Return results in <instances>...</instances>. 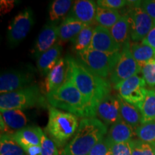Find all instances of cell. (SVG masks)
<instances>
[{
  "label": "cell",
  "mask_w": 155,
  "mask_h": 155,
  "mask_svg": "<svg viewBox=\"0 0 155 155\" xmlns=\"http://www.w3.org/2000/svg\"><path fill=\"white\" fill-rule=\"evenodd\" d=\"M70 73L68 79L73 81L79 91L86 98L94 117L96 116L98 104L108 95L111 94L110 83L91 72L83 64L68 57Z\"/></svg>",
  "instance_id": "obj_1"
},
{
  "label": "cell",
  "mask_w": 155,
  "mask_h": 155,
  "mask_svg": "<svg viewBox=\"0 0 155 155\" xmlns=\"http://www.w3.org/2000/svg\"><path fill=\"white\" fill-rule=\"evenodd\" d=\"M107 133V127L95 117L81 120L74 137L61 155H88L91 149Z\"/></svg>",
  "instance_id": "obj_2"
},
{
  "label": "cell",
  "mask_w": 155,
  "mask_h": 155,
  "mask_svg": "<svg viewBox=\"0 0 155 155\" xmlns=\"http://www.w3.org/2000/svg\"><path fill=\"white\" fill-rule=\"evenodd\" d=\"M48 102L55 108H61L77 117H94L86 98L71 79L57 90L46 94Z\"/></svg>",
  "instance_id": "obj_3"
},
{
  "label": "cell",
  "mask_w": 155,
  "mask_h": 155,
  "mask_svg": "<svg viewBox=\"0 0 155 155\" xmlns=\"http://www.w3.org/2000/svg\"><path fill=\"white\" fill-rule=\"evenodd\" d=\"M78 120L74 114L58 108H49V119L45 131L58 146H63L78 128Z\"/></svg>",
  "instance_id": "obj_4"
},
{
  "label": "cell",
  "mask_w": 155,
  "mask_h": 155,
  "mask_svg": "<svg viewBox=\"0 0 155 155\" xmlns=\"http://www.w3.org/2000/svg\"><path fill=\"white\" fill-rule=\"evenodd\" d=\"M46 100L40 88L34 84L15 91L1 94L0 109H26L32 107H44Z\"/></svg>",
  "instance_id": "obj_5"
},
{
  "label": "cell",
  "mask_w": 155,
  "mask_h": 155,
  "mask_svg": "<svg viewBox=\"0 0 155 155\" xmlns=\"http://www.w3.org/2000/svg\"><path fill=\"white\" fill-rule=\"evenodd\" d=\"M78 55L85 67L103 78H106L111 74L121 58V52L105 53L89 48L80 52Z\"/></svg>",
  "instance_id": "obj_6"
},
{
  "label": "cell",
  "mask_w": 155,
  "mask_h": 155,
  "mask_svg": "<svg viewBox=\"0 0 155 155\" xmlns=\"http://www.w3.org/2000/svg\"><path fill=\"white\" fill-rule=\"evenodd\" d=\"M131 5L128 14L130 28V38L135 42L144 40L150 30L154 26L153 19L141 7V1H127Z\"/></svg>",
  "instance_id": "obj_7"
},
{
  "label": "cell",
  "mask_w": 155,
  "mask_h": 155,
  "mask_svg": "<svg viewBox=\"0 0 155 155\" xmlns=\"http://www.w3.org/2000/svg\"><path fill=\"white\" fill-rule=\"evenodd\" d=\"M141 71V67L135 61L130 50V42L124 45L121 50V58L115 68L110 75V80L114 87L122 81L127 80L134 75H138Z\"/></svg>",
  "instance_id": "obj_8"
},
{
  "label": "cell",
  "mask_w": 155,
  "mask_h": 155,
  "mask_svg": "<svg viewBox=\"0 0 155 155\" xmlns=\"http://www.w3.org/2000/svg\"><path fill=\"white\" fill-rule=\"evenodd\" d=\"M146 85L143 77L136 75L122 81L114 86V88L118 91L122 99L139 108L148 91L146 88Z\"/></svg>",
  "instance_id": "obj_9"
},
{
  "label": "cell",
  "mask_w": 155,
  "mask_h": 155,
  "mask_svg": "<svg viewBox=\"0 0 155 155\" xmlns=\"http://www.w3.org/2000/svg\"><path fill=\"white\" fill-rule=\"evenodd\" d=\"M34 25L32 10L27 8L18 13L9 25L7 41L9 45L15 47L26 38Z\"/></svg>",
  "instance_id": "obj_10"
},
{
  "label": "cell",
  "mask_w": 155,
  "mask_h": 155,
  "mask_svg": "<svg viewBox=\"0 0 155 155\" xmlns=\"http://www.w3.org/2000/svg\"><path fill=\"white\" fill-rule=\"evenodd\" d=\"M35 76L31 71L14 70L4 72L0 76L1 94L15 91L34 85Z\"/></svg>",
  "instance_id": "obj_11"
},
{
  "label": "cell",
  "mask_w": 155,
  "mask_h": 155,
  "mask_svg": "<svg viewBox=\"0 0 155 155\" xmlns=\"http://www.w3.org/2000/svg\"><path fill=\"white\" fill-rule=\"evenodd\" d=\"M96 116L106 125H113L121 121L119 96L109 94L105 97L96 108Z\"/></svg>",
  "instance_id": "obj_12"
},
{
  "label": "cell",
  "mask_w": 155,
  "mask_h": 155,
  "mask_svg": "<svg viewBox=\"0 0 155 155\" xmlns=\"http://www.w3.org/2000/svg\"><path fill=\"white\" fill-rule=\"evenodd\" d=\"M89 49L105 53H116L121 52V46L113 38L110 30L98 25L94 28L92 42Z\"/></svg>",
  "instance_id": "obj_13"
},
{
  "label": "cell",
  "mask_w": 155,
  "mask_h": 155,
  "mask_svg": "<svg viewBox=\"0 0 155 155\" xmlns=\"http://www.w3.org/2000/svg\"><path fill=\"white\" fill-rule=\"evenodd\" d=\"M70 64L68 58H61L57 65L46 75L44 81V91L46 94L57 90L68 80Z\"/></svg>",
  "instance_id": "obj_14"
},
{
  "label": "cell",
  "mask_w": 155,
  "mask_h": 155,
  "mask_svg": "<svg viewBox=\"0 0 155 155\" xmlns=\"http://www.w3.org/2000/svg\"><path fill=\"white\" fill-rule=\"evenodd\" d=\"M0 121L2 134H13L25 128L28 118L21 109L3 110L1 111Z\"/></svg>",
  "instance_id": "obj_15"
},
{
  "label": "cell",
  "mask_w": 155,
  "mask_h": 155,
  "mask_svg": "<svg viewBox=\"0 0 155 155\" xmlns=\"http://www.w3.org/2000/svg\"><path fill=\"white\" fill-rule=\"evenodd\" d=\"M58 38V27L53 24L45 25L37 38L32 51V54L38 58L41 54L53 48Z\"/></svg>",
  "instance_id": "obj_16"
},
{
  "label": "cell",
  "mask_w": 155,
  "mask_h": 155,
  "mask_svg": "<svg viewBox=\"0 0 155 155\" xmlns=\"http://www.w3.org/2000/svg\"><path fill=\"white\" fill-rule=\"evenodd\" d=\"M97 2L91 0H78L73 5L68 16L86 25H91L96 21Z\"/></svg>",
  "instance_id": "obj_17"
},
{
  "label": "cell",
  "mask_w": 155,
  "mask_h": 155,
  "mask_svg": "<svg viewBox=\"0 0 155 155\" xmlns=\"http://www.w3.org/2000/svg\"><path fill=\"white\" fill-rule=\"evenodd\" d=\"M62 47L56 43L53 48L41 54L37 60V67L42 75H47L61 59Z\"/></svg>",
  "instance_id": "obj_18"
},
{
  "label": "cell",
  "mask_w": 155,
  "mask_h": 155,
  "mask_svg": "<svg viewBox=\"0 0 155 155\" xmlns=\"http://www.w3.org/2000/svg\"><path fill=\"white\" fill-rule=\"evenodd\" d=\"M42 134L43 131L40 127H27L13 134L12 136L25 150L31 146H40Z\"/></svg>",
  "instance_id": "obj_19"
},
{
  "label": "cell",
  "mask_w": 155,
  "mask_h": 155,
  "mask_svg": "<svg viewBox=\"0 0 155 155\" xmlns=\"http://www.w3.org/2000/svg\"><path fill=\"white\" fill-rule=\"evenodd\" d=\"M134 134L133 128L121 119L111 125L107 138L113 144L129 142L132 140Z\"/></svg>",
  "instance_id": "obj_20"
},
{
  "label": "cell",
  "mask_w": 155,
  "mask_h": 155,
  "mask_svg": "<svg viewBox=\"0 0 155 155\" xmlns=\"http://www.w3.org/2000/svg\"><path fill=\"white\" fill-rule=\"evenodd\" d=\"M86 25L73 17L68 16L58 26V35L61 42L73 40Z\"/></svg>",
  "instance_id": "obj_21"
},
{
  "label": "cell",
  "mask_w": 155,
  "mask_h": 155,
  "mask_svg": "<svg viewBox=\"0 0 155 155\" xmlns=\"http://www.w3.org/2000/svg\"><path fill=\"white\" fill-rule=\"evenodd\" d=\"M120 113L121 119L133 128L134 130L141 124V114L140 109L134 105L123 100L119 96Z\"/></svg>",
  "instance_id": "obj_22"
},
{
  "label": "cell",
  "mask_w": 155,
  "mask_h": 155,
  "mask_svg": "<svg viewBox=\"0 0 155 155\" xmlns=\"http://www.w3.org/2000/svg\"><path fill=\"white\" fill-rule=\"evenodd\" d=\"M130 50L141 67L149 62L155 61V50L142 41L130 44Z\"/></svg>",
  "instance_id": "obj_23"
},
{
  "label": "cell",
  "mask_w": 155,
  "mask_h": 155,
  "mask_svg": "<svg viewBox=\"0 0 155 155\" xmlns=\"http://www.w3.org/2000/svg\"><path fill=\"white\" fill-rule=\"evenodd\" d=\"M110 32L113 38L121 46V48L124 45L129 42L130 28L127 15H121L118 22L110 29Z\"/></svg>",
  "instance_id": "obj_24"
},
{
  "label": "cell",
  "mask_w": 155,
  "mask_h": 155,
  "mask_svg": "<svg viewBox=\"0 0 155 155\" xmlns=\"http://www.w3.org/2000/svg\"><path fill=\"white\" fill-rule=\"evenodd\" d=\"M121 15L118 10L111 9L104 7H97L96 22L100 26L110 30L120 19Z\"/></svg>",
  "instance_id": "obj_25"
},
{
  "label": "cell",
  "mask_w": 155,
  "mask_h": 155,
  "mask_svg": "<svg viewBox=\"0 0 155 155\" xmlns=\"http://www.w3.org/2000/svg\"><path fill=\"white\" fill-rule=\"evenodd\" d=\"M0 155H28L15 140L12 134H2L0 139Z\"/></svg>",
  "instance_id": "obj_26"
},
{
  "label": "cell",
  "mask_w": 155,
  "mask_h": 155,
  "mask_svg": "<svg viewBox=\"0 0 155 155\" xmlns=\"http://www.w3.org/2000/svg\"><path fill=\"white\" fill-rule=\"evenodd\" d=\"M141 114V124L155 120V91L148 90L144 101L140 107Z\"/></svg>",
  "instance_id": "obj_27"
},
{
  "label": "cell",
  "mask_w": 155,
  "mask_h": 155,
  "mask_svg": "<svg viewBox=\"0 0 155 155\" xmlns=\"http://www.w3.org/2000/svg\"><path fill=\"white\" fill-rule=\"evenodd\" d=\"M94 28L91 25H86L73 40L74 50L78 52L84 51L90 48L92 42Z\"/></svg>",
  "instance_id": "obj_28"
},
{
  "label": "cell",
  "mask_w": 155,
  "mask_h": 155,
  "mask_svg": "<svg viewBox=\"0 0 155 155\" xmlns=\"http://www.w3.org/2000/svg\"><path fill=\"white\" fill-rule=\"evenodd\" d=\"M73 5L71 0H55L50 6L49 17L51 21H56L65 16Z\"/></svg>",
  "instance_id": "obj_29"
},
{
  "label": "cell",
  "mask_w": 155,
  "mask_h": 155,
  "mask_svg": "<svg viewBox=\"0 0 155 155\" xmlns=\"http://www.w3.org/2000/svg\"><path fill=\"white\" fill-rule=\"evenodd\" d=\"M139 139L155 147V120L141 124L135 130Z\"/></svg>",
  "instance_id": "obj_30"
},
{
  "label": "cell",
  "mask_w": 155,
  "mask_h": 155,
  "mask_svg": "<svg viewBox=\"0 0 155 155\" xmlns=\"http://www.w3.org/2000/svg\"><path fill=\"white\" fill-rule=\"evenodd\" d=\"M132 155H154L155 147L140 139H132L130 141Z\"/></svg>",
  "instance_id": "obj_31"
},
{
  "label": "cell",
  "mask_w": 155,
  "mask_h": 155,
  "mask_svg": "<svg viewBox=\"0 0 155 155\" xmlns=\"http://www.w3.org/2000/svg\"><path fill=\"white\" fill-rule=\"evenodd\" d=\"M88 155H112L111 142L104 137L91 149Z\"/></svg>",
  "instance_id": "obj_32"
},
{
  "label": "cell",
  "mask_w": 155,
  "mask_h": 155,
  "mask_svg": "<svg viewBox=\"0 0 155 155\" xmlns=\"http://www.w3.org/2000/svg\"><path fill=\"white\" fill-rule=\"evenodd\" d=\"M141 73L146 84L150 87L155 86V61L149 62L141 66Z\"/></svg>",
  "instance_id": "obj_33"
},
{
  "label": "cell",
  "mask_w": 155,
  "mask_h": 155,
  "mask_svg": "<svg viewBox=\"0 0 155 155\" xmlns=\"http://www.w3.org/2000/svg\"><path fill=\"white\" fill-rule=\"evenodd\" d=\"M41 153L40 155H59L57 147L54 141L43 133L41 137Z\"/></svg>",
  "instance_id": "obj_34"
},
{
  "label": "cell",
  "mask_w": 155,
  "mask_h": 155,
  "mask_svg": "<svg viewBox=\"0 0 155 155\" xmlns=\"http://www.w3.org/2000/svg\"><path fill=\"white\" fill-rule=\"evenodd\" d=\"M111 152L112 155H132L130 141L119 144L111 143Z\"/></svg>",
  "instance_id": "obj_35"
},
{
  "label": "cell",
  "mask_w": 155,
  "mask_h": 155,
  "mask_svg": "<svg viewBox=\"0 0 155 155\" xmlns=\"http://www.w3.org/2000/svg\"><path fill=\"white\" fill-rule=\"evenodd\" d=\"M127 5H128V2L124 1V0H99V1H97V5L98 7L116 9V10L123 8Z\"/></svg>",
  "instance_id": "obj_36"
},
{
  "label": "cell",
  "mask_w": 155,
  "mask_h": 155,
  "mask_svg": "<svg viewBox=\"0 0 155 155\" xmlns=\"http://www.w3.org/2000/svg\"><path fill=\"white\" fill-rule=\"evenodd\" d=\"M141 7L143 10L153 19L155 24V0L141 1Z\"/></svg>",
  "instance_id": "obj_37"
},
{
  "label": "cell",
  "mask_w": 155,
  "mask_h": 155,
  "mask_svg": "<svg viewBox=\"0 0 155 155\" xmlns=\"http://www.w3.org/2000/svg\"><path fill=\"white\" fill-rule=\"evenodd\" d=\"M144 43H146L151 46L153 49L155 50V24L153 28L150 30L147 36L144 38V40L142 41Z\"/></svg>",
  "instance_id": "obj_38"
},
{
  "label": "cell",
  "mask_w": 155,
  "mask_h": 155,
  "mask_svg": "<svg viewBox=\"0 0 155 155\" xmlns=\"http://www.w3.org/2000/svg\"><path fill=\"white\" fill-rule=\"evenodd\" d=\"M28 155H40L41 147L40 146H31L25 150Z\"/></svg>",
  "instance_id": "obj_39"
},
{
  "label": "cell",
  "mask_w": 155,
  "mask_h": 155,
  "mask_svg": "<svg viewBox=\"0 0 155 155\" xmlns=\"http://www.w3.org/2000/svg\"><path fill=\"white\" fill-rule=\"evenodd\" d=\"M154 155H155V154H154Z\"/></svg>",
  "instance_id": "obj_40"
}]
</instances>
